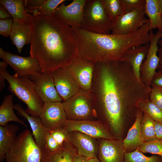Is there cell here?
<instances>
[{
    "mask_svg": "<svg viewBox=\"0 0 162 162\" xmlns=\"http://www.w3.org/2000/svg\"><path fill=\"white\" fill-rule=\"evenodd\" d=\"M67 141L76 153L88 158L97 157V139L78 131L68 132Z\"/></svg>",
    "mask_w": 162,
    "mask_h": 162,
    "instance_id": "16",
    "label": "cell"
},
{
    "mask_svg": "<svg viewBox=\"0 0 162 162\" xmlns=\"http://www.w3.org/2000/svg\"><path fill=\"white\" fill-rule=\"evenodd\" d=\"M30 13V56L37 60L43 71L51 73L68 67L77 55L71 27L55 15L48 16L35 11Z\"/></svg>",
    "mask_w": 162,
    "mask_h": 162,
    "instance_id": "2",
    "label": "cell"
},
{
    "mask_svg": "<svg viewBox=\"0 0 162 162\" xmlns=\"http://www.w3.org/2000/svg\"><path fill=\"white\" fill-rule=\"evenodd\" d=\"M5 79L9 85L8 89L27 106L26 110L32 116H39L44 103L37 94L29 76L11 75L7 70Z\"/></svg>",
    "mask_w": 162,
    "mask_h": 162,
    "instance_id": "4",
    "label": "cell"
},
{
    "mask_svg": "<svg viewBox=\"0 0 162 162\" xmlns=\"http://www.w3.org/2000/svg\"><path fill=\"white\" fill-rule=\"evenodd\" d=\"M89 158L82 156L75 153L74 155L73 162H88Z\"/></svg>",
    "mask_w": 162,
    "mask_h": 162,
    "instance_id": "45",
    "label": "cell"
},
{
    "mask_svg": "<svg viewBox=\"0 0 162 162\" xmlns=\"http://www.w3.org/2000/svg\"><path fill=\"white\" fill-rule=\"evenodd\" d=\"M4 159L6 162H42L41 149L29 130H24L16 136Z\"/></svg>",
    "mask_w": 162,
    "mask_h": 162,
    "instance_id": "5",
    "label": "cell"
},
{
    "mask_svg": "<svg viewBox=\"0 0 162 162\" xmlns=\"http://www.w3.org/2000/svg\"><path fill=\"white\" fill-rule=\"evenodd\" d=\"M39 97L44 103L62 102L51 73L42 70L29 76Z\"/></svg>",
    "mask_w": 162,
    "mask_h": 162,
    "instance_id": "10",
    "label": "cell"
},
{
    "mask_svg": "<svg viewBox=\"0 0 162 162\" xmlns=\"http://www.w3.org/2000/svg\"><path fill=\"white\" fill-rule=\"evenodd\" d=\"M95 64L90 61L75 58L68 67L78 82L81 89L90 91Z\"/></svg>",
    "mask_w": 162,
    "mask_h": 162,
    "instance_id": "18",
    "label": "cell"
},
{
    "mask_svg": "<svg viewBox=\"0 0 162 162\" xmlns=\"http://www.w3.org/2000/svg\"><path fill=\"white\" fill-rule=\"evenodd\" d=\"M13 23L12 18L0 20V34L7 37L10 35Z\"/></svg>",
    "mask_w": 162,
    "mask_h": 162,
    "instance_id": "38",
    "label": "cell"
},
{
    "mask_svg": "<svg viewBox=\"0 0 162 162\" xmlns=\"http://www.w3.org/2000/svg\"><path fill=\"white\" fill-rule=\"evenodd\" d=\"M63 128L68 132L78 131L97 139H116L102 122L96 120H72L67 119Z\"/></svg>",
    "mask_w": 162,
    "mask_h": 162,
    "instance_id": "11",
    "label": "cell"
},
{
    "mask_svg": "<svg viewBox=\"0 0 162 162\" xmlns=\"http://www.w3.org/2000/svg\"><path fill=\"white\" fill-rule=\"evenodd\" d=\"M149 21L146 17L145 8L126 12L112 22L111 34L121 35L132 33Z\"/></svg>",
    "mask_w": 162,
    "mask_h": 162,
    "instance_id": "9",
    "label": "cell"
},
{
    "mask_svg": "<svg viewBox=\"0 0 162 162\" xmlns=\"http://www.w3.org/2000/svg\"><path fill=\"white\" fill-rule=\"evenodd\" d=\"M145 11L150 22V30L157 28L162 32V14L158 0H145Z\"/></svg>",
    "mask_w": 162,
    "mask_h": 162,
    "instance_id": "27",
    "label": "cell"
},
{
    "mask_svg": "<svg viewBox=\"0 0 162 162\" xmlns=\"http://www.w3.org/2000/svg\"><path fill=\"white\" fill-rule=\"evenodd\" d=\"M93 102L90 92L80 89L73 96L62 102L67 119L97 120Z\"/></svg>",
    "mask_w": 162,
    "mask_h": 162,
    "instance_id": "6",
    "label": "cell"
},
{
    "mask_svg": "<svg viewBox=\"0 0 162 162\" xmlns=\"http://www.w3.org/2000/svg\"><path fill=\"white\" fill-rule=\"evenodd\" d=\"M136 107L138 110L148 115L154 121L162 124V110L154 104L149 98L138 101Z\"/></svg>",
    "mask_w": 162,
    "mask_h": 162,
    "instance_id": "29",
    "label": "cell"
},
{
    "mask_svg": "<svg viewBox=\"0 0 162 162\" xmlns=\"http://www.w3.org/2000/svg\"><path fill=\"white\" fill-rule=\"evenodd\" d=\"M124 162H162V157L157 155L147 156L137 148L133 152L125 153Z\"/></svg>",
    "mask_w": 162,
    "mask_h": 162,
    "instance_id": "31",
    "label": "cell"
},
{
    "mask_svg": "<svg viewBox=\"0 0 162 162\" xmlns=\"http://www.w3.org/2000/svg\"><path fill=\"white\" fill-rule=\"evenodd\" d=\"M39 117L49 131L63 128L67 119L62 102L44 103Z\"/></svg>",
    "mask_w": 162,
    "mask_h": 162,
    "instance_id": "15",
    "label": "cell"
},
{
    "mask_svg": "<svg viewBox=\"0 0 162 162\" xmlns=\"http://www.w3.org/2000/svg\"><path fill=\"white\" fill-rule=\"evenodd\" d=\"M158 44L159 46L158 48V57L159 58V62L157 69H162V38H161L159 40Z\"/></svg>",
    "mask_w": 162,
    "mask_h": 162,
    "instance_id": "44",
    "label": "cell"
},
{
    "mask_svg": "<svg viewBox=\"0 0 162 162\" xmlns=\"http://www.w3.org/2000/svg\"><path fill=\"white\" fill-rule=\"evenodd\" d=\"M12 18L10 14L2 5H0V19L5 20Z\"/></svg>",
    "mask_w": 162,
    "mask_h": 162,
    "instance_id": "43",
    "label": "cell"
},
{
    "mask_svg": "<svg viewBox=\"0 0 162 162\" xmlns=\"http://www.w3.org/2000/svg\"><path fill=\"white\" fill-rule=\"evenodd\" d=\"M0 4L8 11L13 22H28V13L27 12L24 0H0Z\"/></svg>",
    "mask_w": 162,
    "mask_h": 162,
    "instance_id": "25",
    "label": "cell"
},
{
    "mask_svg": "<svg viewBox=\"0 0 162 162\" xmlns=\"http://www.w3.org/2000/svg\"><path fill=\"white\" fill-rule=\"evenodd\" d=\"M88 162H101L97 157L89 158Z\"/></svg>",
    "mask_w": 162,
    "mask_h": 162,
    "instance_id": "46",
    "label": "cell"
},
{
    "mask_svg": "<svg viewBox=\"0 0 162 162\" xmlns=\"http://www.w3.org/2000/svg\"><path fill=\"white\" fill-rule=\"evenodd\" d=\"M86 0H73L68 5L63 3L56 9L55 16L66 25L81 28Z\"/></svg>",
    "mask_w": 162,
    "mask_h": 162,
    "instance_id": "14",
    "label": "cell"
},
{
    "mask_svg": "<svg viewBox=\"0 0 162 162\" xmlns=\"http://www.w3.org/2000/svg\"><path fill=\"white\" fill-rule=\"evenodd\" d=\"M51 73L56 90L63 101L73 96L81 89L68 67L59 68Z\"/></svg>",
    "mask_w": 162,
    "mask_h": 162,
    "instance_id": "13",
    "label": "cell"
},
{
    "mask_svg": "<svg viewBox=\"0 0 162 162\" xmlns=\"http://www.w3.org/2000/svg\"><path fill=\"white\" fill-rule=\"evenodd\" d=\"M13 95L5 96L0 106V125L4 126L10 122H14L26 127L24 121L16 115L13 110Z\"/></svg>",
    "mask_w": 162,
    "mask_h": 162,
    "instance_id": "26",
    "label": "cell"
},
{
    "mask_svg": "<svg viewBox=\"0 0 162 162\" xmlns=\"http://www.w3.org/2000/svg\"><path fill=\"white\" fill-rule=\"evenodd\" d=\"M143 114L142 112L138 110L134 123L122 140L123 146L126 153L134 151L144 143L140 127Z\"/></svg>",
    "mask_w": 162,
    "mask_h": 162,
    "instance_id": "20",
    "label": "cell"
},
{
    "mask_svg": "<svg viewBox=\"0 0 162 162\" xmlns=\"http://www.w3.org/2000/svg\"><path fill=\"white\" fill-rule=\"evenodd\" d=\"M46 0H24L26 10L38 7L42 5Z\"/></svg>",
    "mask_w": 162,
    "mask_h": 162,
    "instance_id": "41",
    "label": "cell"
},
{
    "mask_svg": "<svg viewBox=\"0 0 162 162\" xmlns=\"http://www.w3.org/2000/svg\"><path fill=\"white\" fill-rule=\"evenodd\" d=\"M0 57L20 76H29L41 70L37 60L31 56H20L0 47Z\"/></svg>",
    "mask_w": 162,
    "mask_h": 162,
    "instance_id": "12",
    "label": "cell"
},
{
    "mask_svg": "<svg viewBox=\"0 0 162 162\" xmlns=\"http://www.w3.org/2000/svg\"><path fill=\"white\" fill-rule=\"evenodd\" d=\"M126 12L140 8H144L145 0H122Z\"/></svg>",
    "mask_w": 162,
    "mask_h": 162,
    "instance_id": "35",
    "label": "cell"
},
{
    "mask_svg": "<svg viewBox=\"0 0 162 162\" xmlns=\"http://www.w3.org/2000/svg\"><path fill=\"white\" fill-rule=\"evenodd\" d=\"M159 88L160 89V90L162 92V87H160V88Z\"/></svg>",
    "mask_w": 162,
    "mask_h": 162,
    "instance_id": "48",
    "label": "cell"
},
{
    "mask_svg": "<svg viewBox=\"0 0 162 162\" xmlns=\"http://www.w3.org/2000/svg\"><path fill=\"white\" fill-rule=\"evenodd\" d=\"M8 65L7 64L3 61L0 62V91H2L5 86V72Z\"/></svg>",
    "mask_w": 162,
    "mask_h": 162,
    "instance_id": "40",
    "label": "cell"
},
{
    "mask_svg": "<svg viewBox=\"0 0 162 162\" xmlns=\"http://www.w3.org/2000/svg\"><path fill=\"white\" fill-rule=\"evenodd\" d=\"M61 147L49 132L46 136L45 145L43 148L49 152H53L57 151Z\"/></svg>",
    "mask_w": 162,
    "mask_h": 162,
    "instance_id": "37",
    "label": "cell"
},
{
    "mask_svg": "<svg viewBox=\"0 0 162 162\" xmlns=\"http://www.w3.org/2000/svg\"><path fill=\"white\" fill-rule=\"evenodd\" d=\"M70 27L77 47V57L95 64L119 60L120 43L116 35L97 34Z\"/></svg>",
    "mask_w": 162,
    "mask_h": 162,
    "instance_id": "3",
    "label": "cell"
},
{
    "mask_svg": "<svg viewBox=\"0 0 162 162\" xmlns=\"http://www.w3.org/2000/svg\"><path fill=\"white\" fill-rule=\"evenodd\" d=\"M154 124L156 139L162 141V124L154 121Z\"/></svg>",
    "mask_w": 162,
    "mask_h": 162,
    "instance_id": "42",
    "label": "cell"
},
{
    "mask_svg": "<svg viewBox=\"0 0 162 162\" xmlns=\"http://www.w3.org/2000/svg\"><path fill=\"white\" fill-rule=\"evenodd\" d=\"M159 4L162 15V0H158Z\"/></svg>",
    "mask_w": 162,
    "mask_h": 162,
    "instance_id": "47",
    "label": "cell"
},
{
    "mask_svg": "<svg viewBox=\"0 0 162 162\" xmlns=\"http://www.w3.org/2000/svg\"><path fill=\"white\" fill-rule=\"evenodd\" d=\"M9 36L18 52L20 53L25 45L31 43V29L29 22H13Z\"/></svg>",
    "mask_w": 162,
    "mask_h": 162,
    "instance_id": "22",
    "label": "cell"
},
{
    "mask_svg": "<svg viewBox=\"0 0 162 162\" xmlns=\"http://www.w3.org/2000/svg\"><path fill=\"white\" fill-rule=\"evenodd\" d=\"M149 44L129 48L125 52L121 59L127 61L130 64L133 73L140 82V68L148 54Z\"/></svg>",
    "mask_w": 162,
    "mask_h": 162,
    "instance_id": "21",
    "label": "cell"
},
{
    "mask_svg": "<svg viewBox=\"0 0 162 162\" xmlns=\"http://www.w3.org/2000/svg\"><path fill=\"white\" fill-rule=\"evenodd\" d=\"M138 149L142 153H149L162 157V141L157 139L144 142Z\"/></svg>",
    "mask_w": 162,
    "mask_h": 162,
    "instance_id": "33",
    "label": "cell"
},
{
    "mask_svg": "<svg viewBox=\"0 0 162 162\" xmlns=\"http://www.w3.org/2000/svg\"><path fill=\"white\" fill-rule=\"evenodd\" d=\"M19 130V127L14 124L0 126V162H3L6 153L15 140Z\"/></svg>",
    "mask_w": 162,
    "mask_h": 162,
    "instance_id": "23",
    "label": "cell"
},
{
    "mask_svg": "<svg viewBox=\"0 0 162 162\" xmlns=\"http://www.w3.org/2000/svg\"><path fill=\"white\" fill-rule=\"evenodd\" d=\"M154 121L149 116L144 113L141 122V131L144 142L155 140Z\"/></svg>",
    "mask_w": 162,
    "mask_h": 162,
    "instance_id": "30",
    "label": "cell"
},
{
    "mask_svg": "<svg viewBox=\"0 0 162 162\" xmlns=\"http://www.w3.org/2000/svg\"><path fill=\"white\" fill-rule=\"evenodd\" d=\"M151 87H162V69L156 71L150 83Z\"/></svg>",
    "mask_w": 162,
    "mask_h": 162,
    "instance_id": "39",
    "label": "cell"
},
{
    "mask_svg": "<svg viewBox=\"0 0 162 162\" xmlns=\"http://www.w3.org/2000/svg\"><path fill=\"white\" fill-rule=\"evenodd\" d=\"M111 23L101 0H86L81 28L94 33L109 34Z\"/></svg>",
    "mask_w": 162,
    "mask_h": 162,
    "instance_id": "7",
    "label": "cell"
},
{
    "mask_svg": "<svg viewBox=\"0 0 162 162\" xmlns=\"http://www.w3.org/2000/svg\"><path fill=\"white\" fill-rule=\"evenodd\" d=\"M149 99L154 104L162 110V92L159 88H152Z\"/></svg>",
    "mask_w": 162,
    "mask_h": 162,
    "instance_id": "36",
    "label": "cell"
},
{
    "mask_svg": "<svg viewBox=\"0 0 162 162\" xmlns=\"http://www.w3.org/2000/svg\"><path fill=\"white\" fill-rule=\"evenodd\" d=\"M49 133L61 147L67 140L68 132L63 128L50 130Z\"/></svg>",
    "mask_w": 162,
    "mask_h": 162,
    "instance_id": "34",
    "label": "cell"
},
{
    "mask_svg": "<svg viewBox=\"0 0 162 162\" xmlns=\"http://www.w3.org/2000/svg\"><path fill=\"white\" fill-rule=\"evenodd\" d=\"M97 140L98 155L101 162H124L126 152L122 140L100 138Z\"/></svg>",
    "mask_w": 162,
    "mask_h": 162,
    "instance_id": "17",
    "label": "cell"
},
{
    "mask_svg": "<svg viewBox=\"0 0 162 162\" xmlns=\"http://www.w3.org/2000/svg\"><path fill=\"white\" fill-rule=\"evenodd\" d=\"M149 46L147 56L142 62L140 70V80L146 87L150 88L152 80L156 72L159 58L157 55L158 42L161 38L162 32L158 31L154 33L152 30L149 31Z\"/></svg>",
    "mask_w": 162,
    "mask_h": 162,
    "instance_id": "8",
    "label": "cell"
},
{
    "mask_svg": "<svg viewBox=\"0 0 162 162\" xmlns=\"http://www.w3.org/2000/svg\"><path fill=\"white\" fill-rule=\"evenodd\" d=\"M110 20L112 22L126 13L122 0H101Z\"/></svg>",
    "mask_w": 162,
    "mask_h": 162,
    "instance_id": "28",
    "label": "cell"
},
{
    "mask_svg": "<svg viewBox=\"0 0 162 162\" xmlns=\"http://www.w3.org/2000/svg\"><path fill=\"white\" fill-rule=\"evenodd\" d=\"M14 108L19 115L28 121L34 140L38 146L42 149L44 147L46 138L49 130L43 124L39 116L30 115L19 104H14Z\"/></svg>",
    "mask_w": 162,
    "mask_h": 162,
    "instance_id": "19",
    "label": "cell"
},
{
    "mask_svg": "<svg viewBox=\"0 0 162 162\" xmlns=\"http://www.w3.org/2000/svg\"><path fill=\"white\" fill-rule=\"evenodd\" d=\"M151 89L137 80L127 61L95 63L90 92L97 120L123 140L135 120L137 103L149 98Z\"/></svg>",
    "mask_w": 162,
    "mask_h": 162,
    "instance_id": "1",
    "label": "cell"
},
{
    "mask_svg": "<svg viewBox=\"0 0 162 162\" xmlns=\"http://www.w3.org/2000/svg\"><path fill=\"white\" fill-rule=\"evenodd\" d=\"M41 149L42 162H73L74 155L76 153L67 142L54 152H49L44 148Z\"/></svg>",
    "mask_w": 162,
    "mask_h": 162,
    "instance_id": "24",
    "label": "cell"
},
{
    "mask_svg": "<svg viewBox=\"0 0 162 162\" xmlns=\"http://www.w3.org/2000/svg\"><path fill=\"white\" fill-rule=\"evenodd\" d=\"M65 0H46L41 6L28 10H26L27 12L30 13L33 11L48 16H55L56 11L58 6Z\"/></svg>",
    "mask_w": 162,
    "mask_h": 162,
    "instance_id": "32",
    "label": "cell"
},
{
    "mask_svg": "<svg viewBox=\"0 0 162 162\" xmlns=\"http://www.w3.org/2000/svg\"><path fill=\"white\" fill-rule=\"evenodd\" d=\"M161 19H162V16H161ZM161 38H162V36H161Z\"/></svg>",
    "mask_w": 162,
    "mask_h": 162,
    "instance_id": "49",
    "label": "cell"
}]
</instances>
